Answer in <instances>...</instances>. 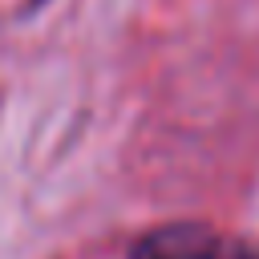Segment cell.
Listing matches in <instances>:
<instances>
[{
  "label": "cell",
  "instance_id": "6da1fadb",
  "mask_svg": "<svg viewBox=\"0 0 259 259\" xmlns=\"http://www.w3.org/2000/svg\"><path fill=\"white\" fill-rule=\"evenodd\" d=\"M223 239L202 223H170L142 235L130 247V259H219Z\"/></svg>",
  "mask_w": 259,
  "mask_h": 259
},
{
  "label": "cell",
  "instance_id": "7a4b0ae2",
  "mask_svg": "<svg viewBox=\"0 0 259 259\" xmlns=\"http://www.w3.org/2000/svg\"><path fill=\"white\" fill-rule=\"evenodd\" d=\"M219 259H259V251H251V247H239V243H223V251H219Z\"/></svg>",
  "mask_w": 259,
  "mask_h": 259
}]
</instances>
